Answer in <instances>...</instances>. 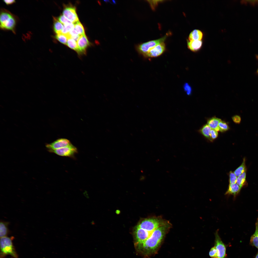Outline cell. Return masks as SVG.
Wrapping results in <instances>:
<instances>
[{
    "mask_svg": "<svg viewBox=\"0 0 258 258\" xmlns=\"http://www.w3.org/2000/svg\"><path fill=\"white\" fill-rule=\"evenodd\" d=\"M209 255L210 257L213 258H216L218 257L217 251L215 246L210 249L209 252Z\"/></svg>",
    "mask_w": 258,
    "mask_h": 258,
    "instance_id": "29",
    "label": "cell"
},
{
    "mask_svg": "<svg viewBox=\"0 0 258 258\" xmlns=\"http://www.w3.org/2000/svg\"><path fill=\"white\" fill-rule=\"evenodd\" d=\"M58 19L60 22L64 25L71 22L64 15H61L58 17Z\"/></svg>",
    "mask_w": 258,
    "mask_h": 258,
    "instance_id": "31",
    "label": "cell"
},
{
    "mask_svg": "<svg viewBox=\"0 0 258 258\" xmlns=\"http://www.w3.org/2000/svg\"><path fill=\"white\" fill-rule=\"evenodd\" d=\"M187 46L191 51L196 52L199 51L201 48L203 44L202 40H189L187 41Z\"/></svg>",
    "mask_w": 258,
    "mask_h": 258,
    "instance_id": "13",
    "label": "cell"
},
{
    "mask_svg": "<svg viewBox=\"0 0 258 258\" xmlns=\"http://www.w3.org/2000/svg\"><path fill=\"white\" fill-rule=\"evenodd\" d=\"M0 22L1 28L15 32L17 19L15 16L10 11L5 9L1 10Z\"/></svg>",
    "mask_w": 258,
    "mask_h": 258,
    "instance_id": "2",
    "label": "cell"
},
{
    "mask_svg": "<svg viewBox=\"0 0 258 258\" xmlns=\"http://www.w3.org/2000/svg\"><path fill=\"white\" fill-rule=\"evenodd\" d=\"M74 24L72 23L64 25L61 33L67 35L74 28Z\"/></svg>",
    "mask_w": 258,
    "mask_h": 258,
    "instance_id": "23",
    "label": "cell"
},
{
    "mask_svg": "<svg viewBox=\"0 0 258 258\" xmlns=\"http://www.w3.org/2000/svg\"><path fill=\"white\" fill-rule=\"evenodd\" d=\"M221 120L215 117L209 119L207 121V124L212 129L217 131H219L218 127L219 123Z\"/></svg>",
    "mask_w": 258,
    "mask_h": 258,
    "instance_id": "17",
    "label": "cell"
},
{
    "mask_svg": "<svg viewBox=\"0 0 258 258\" xmlns=\"http://www.w3.org/2000/svg\"><path fill=\"white\" fill-rule=\"evenodd\" d=\"M255 258H258V253H257Z\"/></svg>",
    "mask_w": 258,
    "mask_h": 258,
    "instance_id": "38",
    "label": "cell"
},
{
    "mask_svg": "<svg viewBox=\"0 0 258 258\" xmlns=\"http://www.w3.org/2000/svg\"><path fill=\"white\" fill-rule=\"evenodd\" d=\"M148 1L151 8L154 10L155 9V7L158 3L162 0H148Z\"/></svg>",
    "mask_w": 258,
    "mask_h": 258,
    "instance_id": "33",
    "label": "cell"
},
{
    "mask_svg": "<svg viewBox=\"0 0 258 258\" xmlns=\"http://www.w3.org/2000/svg\"><path fill=\"white\" fill-rule=\"evenodd\" d=\"M169 227V225L167 223L157 228L145 241L136 245L138 250L146 256L155 253L160 246Z\"/></svg>",
    "mask_w": 258,
    "mask_h": 258,
    "instance_id": "1",
    "label": "cell"
},
{
    "mask_svg": "<svg viewBox=\"0 0 258 258\" xmlns=\"http://www.w3.org/2000/svg\"><path fill=\"white\" fill-rule=\"evenodd\" d=\"M246 171L237 178L236 183L241 188L247 184L246 180Z\"/></svg>",
    "mask_w": 258,
    "mask_h": 258,
    "instance_id": "18",
    "label": "cell"
},
{
    "mask_svg": "<svg viewBox=\"0 0 258 258\" xmlns=\"http://www.w3.org/2000/svg\"><path fill=\"white\" fill-rule=\"evenodd\" d=\"M256 58L258 60V55H256Z\"/></svg>",
    "mask_w": 258,
    "mask_h": 258,
    "instance_id": "39",
    "label": "cell"
},
{
    "mask_svg": "<svg viewBox=\"0 0 258 258\" xmlns=\"http://www.w3.org/2000/svg\"><path fill=\"white\" fill-rule=\"evenodd\" d=\"M237 178L234 173L232 171H231L229 173V183H236Z\"/></svg>",
    "mask_w": 258,
    "mask_h": 258,
    "instance_id": "28",
    "label": "cell"
},
{
    "mask_svg": "<svg viewBox=\"0 0 258 258\" xmlns=\"http://www.w3.org/2000/svg\"><path fill=\"white\" fill-rule=\"evenodd\" d=\"M215 236V247L217 251L218 257L219 258H225L226 246L219 236L218 231H216Z\"/></svg>",
    "mask_w": 258,
    "mask_h": 258,
    "instance_id": "7",
    "label": "cell"
},
{
    "mask_svg": "<svg viewBox=\"0 0 258 258\" xmlns=\"http://www.w3.org/2000/svg\"><path fill=\"white\" fill-rule=\"evenodd\" d=\"M49 151L59 156L72 157H74L75 155L78 152L76 147L72 144L66 147Z\"/></svg>",
    "mask_w": 258,
    "mask_h": 258,
    "instance_id": "6",
    "label": "cell"
},
{
    "mask_svg": "<svg viewBox=\"0 0 258 258\" xmlns=\"http://www.w3.org/2000/svg\"><path fill=\"white\" fill-rule=\"evenodd\" d=\"M185 91L188 95H190L192 91V89L190 85L188 83H185L183 86Z\"/></svg>",
    "mask_w": 258,
    "mask_h": 258,
    "instance_id": "30",
    "label": "cell"
},
{
    "mask_svg": "<svg viewBox=\"0 0 258 258\" xmlns=\"http://www.w3.org/2000/svg\"><path fill=\"white\" fill-rule=\"evenodd\" d=\"M66 45L75 51L77 53L78 51V47L77 43L75 41L70 38H69Z\"/></svg>",
    "mask_w": 258,
    "mask_h": 258,
    "instance_id": "22",
    "label": "cell"
},
{
    "mask_svg": "<svg viewBox=\"0 0 258 258\" xmlns=\"http://www.w3.org/2000/svg\"><path fill=\"white\" fill-rule=\"evenodd\" d=\"M211 129L207 124L204 125L201 129V133L206 138L211 141L210 136V132Z\"/></svg>",
    "mask_w": 258,
    "mask_h": 258,
    "instance_id": "21",
    "label": "cell"
},
{
    "mask_svg": "<svg viewBox=\"0 0 258 258\" xmlns=\"http://www.w3.org/2000/svg\"><path fill=\"white\" fill-rule=\"evenodd\" d=\"M13 237L7 236L0 238V258H3L7 255H10L14 258H18L17 254L13 245Z\"/></svg>",
    "mask_w": 258,
    "mask_h": 258,
    "instance_id": "3",
    "label": "cell"
},
{
    "mask_svg": "<svg viewBox=\"0 0 258 258\" xmlns=\"http://www.w3.org/2000/svg\"><path fill=\"white\" fill-rule=\"evenodd\" d=\"M63 14L69 21L74 24L79 21L77 14L75 8L72 6L65 7Z\"/></svg>",
    "mask_w": 258,
    "mask_h": 258,
    "instance_id": "10",
    "label": "cell"
},
{
    "mask_svg": "<svg viewBox=\"0 0 258 258\" xmlns=\"http://www.w3.org/2000/svg\"><path fill=\"white\" fill-rule=\"evenodd\" d=\"M243 4H250L252 5H258V0H242L241 2Z\"/></svg>",
    "mask_w": 258,
    "mask_h": 258,
    "instance_id": "35",
    "label": "cell"
},
{
    "mask_svg": "<svg viewBox=\"0 0 258 258\" xmlns=\"http://www.w3.org/2000/svg\"><path fill=\"white\" fill-rule=\"evenodd\" d=\"M55 38L61 43L66 45L69 38L68 36L62 33L56 34L55 36Z\"/></svg>",
    "mask_w": 258,
    "mask_h": 258,
    "instance_id": "25",
    "label": "cell"
},
{
    "mask_svg": "<svg viewBox=\"0 0 258 258\" xmlns=\"http://www.w3.org/2000/svg\"><path fill=\"white\" fill-rule=\"evenodd\" d=\"M167 36V34L158 39L151 40L138 45L137 49L138 52L145 56L152 48L157 45L164 42Z\"/></svg>",
    "mask_w": 258,
    "mask_h": 258,
    "instance_id": "5",
    "label": "cell"
},
{
    "mask_svg": "<svg viewBox=\"0 0 258 258\" xmlns=\"http://www.w3.org/2000/svg\"><path fill=\"white\" fill-rule=\"evenodd\" d=\"M256 72L257 74L258 75V68Z\"/></svg>",
    "mask_w": 258,
    "mask_h": 258,
    "instance_id": "40",
    "label": "cell"
},
{
    "mask_svg": "<svg viewBox=\"0 0 258 258\" xmlns=\"http://www.w3.org/2000/svg\"><path fill=\"white\" fill-rule=\"evenodd\" d=\"M74 24V29L79 35L81 36L85 34L83 27L79 21Z\"/></svg>",
    "mask_w": 258,
    "mask_h": 258,
    "instance_id": "24",
    "label": "cell"
},
{
    "mask_svg": "<svg viewBox=\"0 0 258 258\" xmlns=\"http://www.w3.org/2000/svg\"><path fill=\"white\" fill-rule=\"evenodd\" d=\"M63 25L55 18H54L53 28L54 31L57 34L61 33Z\"/></svg>",
    "mask_w": 258,
    "mask_h": 258,
    "instance_id": "20",
    "label": "cell"
},
{
    "mask_svg": "<svg viewBox=\"0 0 258 258\" xmlns=\"http://www.w3.org/2000/svg\"><path fill=\"white\" fill-rule=\"evenodd\" d=\"M166 46L164 42L160 43L151 49L144 56L147 58L157 57L161 55L164 51Z\"/></svg>",
    "mask_w": 258,
    "mask_h": 258,
    "instance_id": "11",
    "label": "cell"
},
{
    "mask_svg": "<svg viewBox=\"0 0 258 258\" xmlns=\"http://www.w3.org/2000/svg\"><path fill=\"white\" fill-rule=\"evenodd\" d=\"M218 133L217 131L211 129L210 132V136L211 141L216 139L218 137Z\"/></svg>",
    "mask_w": 258,
    "mask_h": 258,
    "instance_id": "32",
    "label": "cell"
},
{
    "mask_svg": "<svg viewBox=\"0 0 258 258\" xmlns=\"http://www.w3.org/2000/svg\"><path fill=\"white\" fill-rule=\"evenodd\" d=\"M167 223L160 218H151L143 220L137 226L152 233L157 228Z\"/></svg>",
    "mask_w": 258,
    "mask_h": 258,
    "instance_id": "4",
    "label": "cell"
},
{
    "mask_svg": "<svg viewBox=\"0 0 258 258\" xmlns=\"http://www.w3.org/2000/svg\"><path fill=\"white\" fill-rule=\"evenodd\" d=\"M203 37L202 32L198 29H194L190 33L188 40H202Z\"/></svg>",
    "mask_w": 258,
    "mask_h": 258,
    "instance_id": "14",
    "label": "cell"
},
{
    "mask_svg": "<svg viewBox=\"0 0 258 258\" xmlns=\"http://www.w3.org/2000/svg\"><path fill=\"white\" fill-rule=\"evenodd\" d=\"M3 1L5 3V4L7 5H9L11 4H13L15 2V1L14 0H3Z\"/></svg>",
    "mask_w": 258,
    "mask_h": 258,
    "instance_id": "36",
    "label": "cell"
},
{
    "mask_svg": "<svg viewBox=\"0 0 258 258\" xmlns=\"http://www.w3.org/2000/svg\"><path fill=\"white\" fill-rule=\"evenodd\" d=\"M251 245L254 246L258 249V232L255 231L250 238Z\"/></svg>",
    "mask_w": 258,
    "mask_h": 258,
    "instance_id": "26",
    "label": "cell"
},
{
    "mask_svg": "<svg viewBox=\"0 0 258 258\" xmlns=\"http://www.w3.org/2000/svg\"><path fill=\"white\" fill-rule=\"evenodd\" d=\"M151 233L136 226L134 231L136 245L144 242L149 238Z\"/></svg>",
    "mask_w": 258,
    "mask_h": 258,
    "instance_id": "12",
    "label": "cell"
},
{
    "mask_svg": "<svg viewBox=\"0 0 258 258\" xmlns=\"http://www.w3.org/2000/svg\"><path fill=\"white\" fill-rule=\"evenodd\" d=\"M218 127L219 131L221 132L226 131L229 129V127L227 123L221 120L219 123Z\"/></svg>",
    "mask_w": 258,
    "mask_h": 258,
    "instance_id": "27",
    "label": "cell"
},
{
    "mask_svg": "<svg viewBox=\"0 0 258 258\" xmlns=\"http://www.w3.org/2000/svg\"><path fill=\"white\" fill-rule=\"evenodd\" d=\"M245 161V159L244 158L243 159V161L241 164L234 172V173L236 177H238L244 172L246 171Z\"/></svg>",
    "mask_w": 258,
    "mask_h": 258,
    "instance_id": "19",
    "label": "cell"
},
{
    "mask_svg": "<svg viewBox=\"0 0 258 258\" xmlns=\"http://www.w3.org/2000/svg\"><path fill=\"white\" fill-rule=\"evenodd\" d=\"M77 42L78 49L77 53L78 55L80 56L86 54V49L90 45V43L85 34L80 36Z\"/></svg>",
    "mask_w": 258,
    "mask_h": 258,
    "instance_id": "9",
    "label": "cell"
},
{
    "mask_svg": "<svg viewBox=\"0 0 258 258\" xmlns=\"http://www.w3.org/2000/svg\"><path fill=\"white\" fill-rule=\"evenodd\" d=\"M232 118L233 121L235 124H239L241 123V118L240 116L235 115L233 116Z\"/></svg>",
    "mask_w": 258,
    "mask_h": 258,
    "instance_id": "34",
    "label": "cell"
},
{
    "mask_svg": "<svg viewBox=\"0 0 258 258\" xmlns=\"http://www.w3.org/2000/svg\"><path fill=\"white\" fill-rule=\"evenodd\" d=\"M241 188L236 183L229 184L228 190L225 194H231L235 196L239 193Z\"/></svg>",
    "mask_w": 258,
    "mask_h": 258,
    "instance_id": "15",
    "label": "cell"
},
{
    "mask_svg": "<svg viewBox=\"0 0 258 258\" xmlns=\"http://www.w3.org/2000/svg\"><path fill=\"white\" fill-rule=\"evenodd\" d=\"M72 144L68 140L65 138L59 139L46 145L48 151L69 146Z\"/></svg>",
    "mask_w": 258,
    "mask_h": 258,
    "instance_id": "8",
    "label": "cell"
},
{
    "mask_svg": "<svg viewBox=\"0 0 258 258\" xmlns=\"http://www.w3.org/2000/svg\"><path fill=\"white\" fill-rule=\"evenodd\" d=\"M9 224L8 222L0 221V237H2L7 236L9 233L8 226Z\"/></svg>",
    "mask_w": 258,
    "mask_h": 258,
    "instance_id": "16",
    "label": "cell"
},
{
    "mask_svg": "<svg viewBox=\"0 0 258 258\" xmlns=\"http://www.w3.org/2000/svg\"><path fill=\"white\" fill-rule=\"evenodd\" d=\"M256 229L255 231L258 232V218L256 223Z\"/></svg>",
    "mask_w": 258,
    "mask_h": 258,
    "instance_id": "37",
    "label": "cell"
},
{
    "mask_svg": "<svg viewBox=\"0 0 258 258\" xmlns=\"http://www.w3.org/2000/svg\"></svg>",
    "mask_w": 258,
    "mask_h": 258,
    "instance_id": "41",
    "label": "cell"
}]
</instances>
